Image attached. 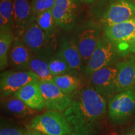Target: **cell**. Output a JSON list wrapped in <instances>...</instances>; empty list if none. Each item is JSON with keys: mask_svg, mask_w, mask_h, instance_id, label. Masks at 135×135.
<instances>
[{"mask_svg": "<svg viewBox=\"0 0 135 135\" xmlns=\"http://www.w3.org/2000/svg\"><path fill=\"white\" fill-rule=\"evenodd\" d=\"M39 82L47 108L60 113L65 112L71 102V97L61 91L53 82Z\"/></svg>", "mask_w": 135, "mask_h": 135, "instance_id": "obj_12", "label": "cell"}, {"mask_svg": "<svg viewBox=\"0 0 135 135\" xmlns=\"http://www.w3.org/2000/svg\"><path fill=\"white\" fill-rule=\"evenodd\" d=\"M104 32L118 53H135V17L123 23L105 26Z\"/></svg>", "mask_w": 135, "mask_h": 135, "instance_id": "obj_5", "label": "cell"}, {"mask_svg": "<svg viewBox=\"0 0 135 135\" xmlns=\"http://www.w3.org/2000/svg\"><path fill=\"white\" fill-rule=\"evenodd\" d=\"M118 78L116 92L135 90V56L116 64Z\"/></svg>", "mask_w": 135, "mask_h": 135, "instance_id": "obj_14", "label": "cell"}, {"mask_svg": "<svg viewBox=\"0 0 135 135\" xmlns=\"http://www.w3.org/2000/svg\"><path fill=\"white\" fill-rule=\"evenodd\" d=\"M14 7L13 0H1L0 3V31H13Z\"/></svg>", "mask_w": 135, "mask_h": 135, "instance_id": "obj_20", "label": "cell"}, {"mask_svg": "<svg viewBox=\"0 0 135 135\" xmlns=\"http://www.w3.org/2000/svg\"><path fill=\"white\" fill-rule=\"evenodd\" d=\"M25 135H46L43 134V133L39 132V131L33 130V131H28Z\"/></svg>", "mask_w": 135, "mask_h": 135, "instance_id": "obj_27", "label": "cell"}, {"mask_svg": "<svg viewBox=\"0 0 135 135\" xmlns=\"http://www.w3.org/2000/svg\"><path fill=\"white\" fill-rule=\"evenodd\" d=\"M118 69L110 65L96 71L90 75V80L93 88L105 98L116 92Z\"/></svg>", "mask_w": 135, "mask_h": 135, "instance_id": "obj_11", "label": "cell"}, {"mask_svg": "<svg viewBox=\"0 0 135 135\" xmlns=\"http://www.w3.org/2000/svg\"><path fill=\"white\" fill-rule=\"evenodd\" d=\"M0 135H23L19 129L12 127H4L1 129Z\"/></svg>", "mask_w": 135, "mask_h": 135, "instance_id": "obj_26", "label": "cell"}, {"mask_svg": "<svg viewBox=\"0 0 135 135\" xmlns=\"http://www.w3.org/2000/svg\"><path fill=\"white\" fill-rule=\"evenodd\" d=\"M48 61L33 56L30 63L29 71L38 76L39 81L53 82L54 76L51 73L48 66Z\"/></svg>", "mask_w": 135, "mask_h": 135, "instance_id": "obj_19", "label": "cell"}, {"mask_svg": "<svg viewBox=\"0 0 135 135\" xmlns=\"http://www.w3.org/2000/svg\"><path fill=\"white\" fill-rule=\"evenodd\" d=\"M101 27L97 22L89 20L76 26L72 41L76 46L85 68L97 48L101 36Z\"/></svg>", "mask_w": 135, "mask_h": 135, "instance_id": "obj_3", "label": "cell"}, {"mask_svg": "<svg viewBox=\"0 0 135 135\" xmlns=\"http://www.w3.org/2000/svg\"><path fill=\"white\" fill-rule=\"evenodd\" d=\"M38 80V76L31 71H8L1 74L0 91L1 97L15 94L21 88L34 81Z\"/></svg>", "mask_w": 135, "mask_h": 135, "instance_id": "obj_10", "label": "cell"}, {"mask_svg": "<svg viewBox=\"0 0 135 135\" xmlns=\"http://www.w3.org/2000/svg\"><path fill=\"white\" fill-rule=\"evenodd\" d=\"M33 55L25 45L21 39L15 36L8 53L9 64L18 70H28Z\"/></svg>", "mask_w": 135, "mask_h": 135, "instance_id": "obj_15", "label": "cell"}, {"mask_svg": "<svg viewBox=\"0 0 135 135\" xmlns=\"http://www.w3.org/2000/svg\"><path fill=\"white\" fill-rule=\"evenodd\" d=\"M78 0H56L52 11L57 26L69 31L76 26L80 14Z\"/></svg>", "mask_w": 135, "mask_h": 135, "instance_id": "obj_9", "label": "cell"}, {"mask_svg": "<svg viewBox=\"0 0 135 135\" xmlns=\"http://www.w3.org/2000/svg\"><path fill=\"white\" fill-rule=\"evenodd\" d=\"M57 53L67 62L73 74L84 70L80 52L72 40H68L66 37L62 38L60 50Z\"/></svg>", "mask_w": 135, "mask_h": 135, "instance_id": "obj_17", "label": "cell"}, {"mask_svg": "<svg viewBox=\"0 0 135 135\" xmlns=\"http://www.w3.org/2000/svg\"><path fill=\"white\" fill-rule=\"evenodd\" d=\"M80 1H83V2L86 3H95L98 0H80Z\"/></svg>", "mask_w": 135, "mask_h": 135, "instance_id": "obj_28", "label": "cell"}, {"mask_svg": "<svg viewBox=\"0 0 135 135\" xmlns=\"http://www.w3.org/2000/svg\"><path fill=\"white\" fill-rule=\"evenodd\" d=\"M71 97V102L63 113L71 129V135H95L106 113L105 98L88 86Z\"/></svg>", "mask_w": 135, "mask_h": 135, "instance_id": "obj_1", "label": "cell"}, {"mask_svg": "<svg viewBox=\"0 0 135 135\" xmlns=\"http://www.w3.org/2000/svg\"><path fill=\"white\" fill-rule=\"evenodd\" d=\"M35 21L39 27L48 36L52 38H56V34L57 33L56 28L58 26L54 19L52 9L46 10L36 15Z\"/></svg>", "mask_w": 135, "mask_h": 135, "instance_id": "obj_21", "label": "cell"}, {"mask_svg": "<svg viewBox=\"0 0 135 135\" xmlns=\"http://www.w3.org/2000/svg\"><path fill=\"white\" fill-rule=\"evenodd\" d=\"M133 1H134V2H135V0H133Z\"/></svg>", "mask_w": 135, "mask_h": 135, "instance_id": "obj_29", "label": "cell"}, {"mask_svg": "<svg viewBox=\"0 0 135 135\" xmlns=\"http://www.w3.org/2000/svg\"><path fill=\"white\" fill-rule=\"evenodd\" d=\"M56 0H32L31 6L35 15L53 9Z\"/></svg>", "mask_w": 135, "mask_h": 135, "instance_id": "obj_25", "label": "cell"}, {"mask_svg": "<svg viewBox=\"0 0 135 135\" xmlns=\"http://www.w3.org/2000/svg\"><path fill=\"white\" fill-rule=\"evenodd\" d=\"M135 111V90L119 93L108 103V115L111 121L122 123Z\"/></svg>", "mask_w": 135, "mask_h": 135, "instance_id": "obj_8", "label": "cell"}, {"mask_svg": "<svg viewBox=\"0 0 135 135\" xmlns=\"http://www.w3.org/2000/svg\"><path fill=\"white\" fill-rule=\"evenodd\" d=\"M6 109L13 115L20 118H24L37 114V111L31 108L19 98L15 97L6 101L5 104Z\"/></svg>", "mask_w": 135, "mask_h": 135, "instance_id": "obj_22", "label": "cell"}, {"mask_svg": "<svg viewBox=\"0 0 135 135\" xmlns=\"http://www.w3.org/2000/svg\"><path fill=\"white\" fill-rule=\"evenodd\" d=\"M53 83L61 91L69 96L80 89L79 88L81 86L80 79L72 74H66L54 76Z\"/></svg>", "mask_w": 135, "mask_h": 135, "instance_id": "obj_18", "label": "cell"}, {"mask_svg": "<svg viewBox=\"0 0 135 135\" xmlns=\"http://www.w3.org/2000/svg\"><path fill=\"white\" fill-rule=\"evenodd\" d=\"M14 97L23 101L33 109H43L46 107L38 80L34 81L21 88Z\"/></svg>", "mask_w": 135, "mask_h": 135, "instance_id": "obj_16", "label": "cell"}, {"mask_svg": "<svg viewBox=\"0 0 135 135\" xmlns=\"http://www.w3.org/2000/svg\"><path fill=\"white\" fill-rule=\"evenodd\" d=\"M134 135H135V134H134Z\"/></svg>", "mask_w": 135, "mask_h": 135, "instance_id": "obj_30", "label": "cell"}, {"mask_svg": "<svg viewBox=\"0 0 135 135\" xmlns=\"http://www.w3.org/2000/svg\"><path fill=\"white\" fill-rule=\"evenodd\" d=\"M30 126L34 130L46 135H67L71 133L64 114L52 110L33 118Z\"/></svg>", "mask_w": 135, "mask_h": 135, "instance_id": "obj_6", "label": "cell"}, {"mask_svg": "<svg viewBox=\"0 0 135 135\" xmlns=\"http://www.w3.org/2000/svg\"><path fill=\"white\" fill-rule=\"evenodd\" d=\"M13 32L15 36L21 37L35 21V15L29 0H13Z\"/></svg>", "mask_w": 135, "mask_h": 135, "instance_id": "obj_13", "label": "cell"}, {"mask_svg": "<svg viewBox=\"0 0 135 135\" xmlns=\"http://www.w3.org/2000/svg\"><path fill=\"white\" fill-rule=\"evenodd\" d=\"M15 35L11 31H0V68L4 70L8 66V53L11 44L15 38Z\"/></svg>", "mask_w": 135, "mask_h": 135, "instance_id": "obj_23", "label": "cell"}, {"mask_svg": "<svg viewBox=\"0 0 135 135\" xmlns=\"http://www.w3.org/2000/svg\"><path fill=\"white\" fill-rule=\"evenodd\" d=\"M117 50L106 36H101L97 48L84 68V73L86 76L103 68L112 65L115 60Z\"/></svg>", "mask_w": 135, "mask_h": 135, "instance_id": "obj_7", "label": "cell"}, {"mask_svg": "<svg viewBox=\"0 0 135 135\" xmlns=\"http://www.w3.org/2000/svg\"><path fill=\"white\" fill-rule=\"evenodd\" d=\"M95 3L93 13L104 27L123 23L135 17V4L130 0H100Z\"/></svg>", "mask_w": 135, "mask_h": 135, "instance_id": "obj_2", "label": "cell"}, {"mask_svg": "<svg viewBox=\"0 0 135 135\" xmlns=\"http://www.w3.org/2000/svg\"><path fill=\"white\" fill-rule=\"evenodd\" d=\"M20 38L31 53L39 58L50 60L56 46V38L48 36L35 21Z\"/></svg>", "mask_w": 135, "mask_h": 135, "instance_id": "obj_4", "label": "cell"}, {"mask_svg": "<svg viewBox=\"0 0 135 135\" xmlns=\"http://www.w3.org/2000/svg\"><path fill=\"white\" fill-rule=\"evenodd\" d=\"M48 66L53 76L73 74L67 62L58 53L52 56L49 60Z\"/></svg>", "mask_w": 135, "mask_h": 135, "instance_id": "obj_24", "label": "cell"}]
</instances>
